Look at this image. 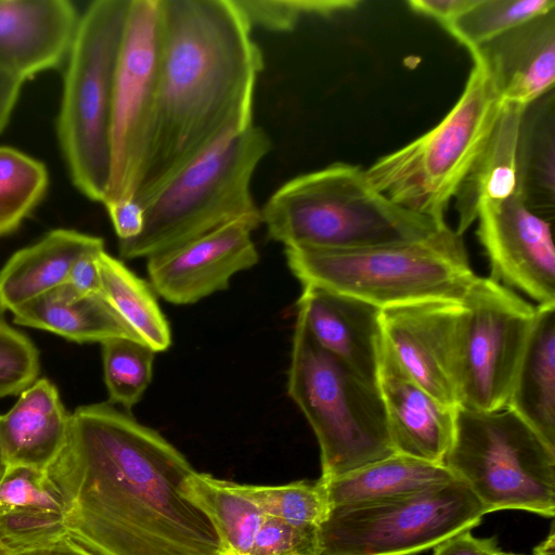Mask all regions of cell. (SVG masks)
Masks as SVG:
<instances>
[{
    "instance_id": "cell-8",
    "label": "cell",
    "mask_w": 555,
    "mask_h": 555,
    "mask_svg": "<svg viewBox=\"0 0 555 555\" xmlns=\"http://www.w3.org/2000/svg\"><path fill=\"white\" fill-rule=\"evenodd\" d=\"M502 101L474 61L460 99L433 129L365 169L373 186L393 203L444 222L454 198L498 118Z\"/></svg>"
},
{
    "instance_id": "cell-12",
    "label": "cell",
    "mask_w": 555,
    "mask_h": 555,
    "mask_svg": "<svg viewBox=\"0 0 555 555\" xmlns=\"http://www.w3.org/2000/svg\"><path fill=\"white\" fill-rule=\"evenodd\" d=\"M162 41L160 1L130 0L115 75L104 206L134 196L153 133Z\"/></svg>"
},
{
    "instance_id": "cell-37",
    "label": "cell",
    "mask_w": 555,
    "mask_h": 555,
    "mask_svg": "<svg viewBox=\"0 0 555 555\" xmlns=\"http://www.w3.org/2000/svg\"><path fill=\"white\" fill-rule=\"evenodd\" d=\"M103 250L88 253L75 262L61 286L67 296L79 298L102 293L99 255Z\"/></svg>"
},
{
    "instance_id": "cell-39",
    "label": "cell",
    "mask_w": 555,
    "mask_h": 555,
    "mask_svg": "<svg viewBox=\"0 0 555 555\" xmlns=\"http://www.w3.org/2000/svg\"><path fill=\"white\" fill-rule=\"evenodd\" d=\"M494 538H476L472 530L462 531L434 547L433 555H501Z\"/></svg>"
},
{
    "instance_id": "cell-14",
    "label": "cell",
    "mask_w": 555,
    "mask_h": 555,
    "mask_svg": "<svg viewBox=\"0 0 555 555\" xmlns=\"http://www.w3.org/2000/svg\"><path fill=\"white\" fill-rule=\"evenodd\" d=\"M477 235L489 260L490 278L538 302L555 305L552 220L530 210L517 192L480 205Z\"/></svg>"
},
{
    "instance_id": "cell-16",
    "label": "cell",
    "mask_w": 555,
    "mask_h": 555,
    "mask_svg": "<svg viewBox=\"0 0 555 555\" xmlns=\"http://www.w3.org/2000/svg\"><path fill=\"white\" fill-rule=\"evenodd\" d=\"M377 387L396 453L444 464L454 435L455 409L440 403L399 364L382 336Z\"/></svg>"
},
{
    "instance_id": "cell-36",
    "label": "cell",
    "mask_w": 555,
    "mask_h": 555,
    "mask_svg": "<svg viewBox=\"0 0 555 555\" xmlns=\"http://www.w3.org/2000/svg\"><path fill=\"white\" fill-rule=\"evenodd\" d=\"M249 555H319V527L264 516Z\"/></svg>"
},
{
    "instance_id": "cell-17",
    "label": "cell",
    "mask_w": 555,
    "mask_h": 555,
    "mask_svg": "<svg viewBox=\"0 0 555 555\" xmlns=\"http://www.w3.org/2000/svg\"><path fill=\"white\" fill-rule=\"evenodd\" d=\"M80 14L68 0H0V69L25 81L64 65Z\"/></svg>"
},
{
    "instance_id": "cell-24",
    "label": "cell",
    "mask_w": 555,
    "mask_h": 555,
    "mask_svg": "<svg viewBox=\"0 0 555 555\" xmlns=\"http://www.w3.org/2000/svg\"><path fill=\"white\" fill-rule=\"evenodd\" d=\"M505 408L555 449V305L537 306Z\"/></svg>"
},
{
    "instance_id": "cell-7",
    "label": "cell",
    "mask_w": 555,
    "mask_h": 555,
    "mask_svg": "<svg viewBox=\"0 0 555 555\" xmlns=\"http://www.w3.org/2000/svg\"><path fill=\"white\" fill-rule=\"evenodd\" d=\"M287 392L317 437L323 480L396 453L377 384L320 347L298 317Z\"/></svg>"
},
{
    "instance_id": "cell-15",
    "label": "cell",
    "mask_w": 555,
    "mask_h": 555,
    "mask_svg": "<svg viewBox=\"0 0 555 555\" xmlns=\"http://www.w3.org/2000/svg\"><path fill=\"white\" fill-rule=\"evenodd\" d=\"M261 217L223 224L147 258L153 291L175 305H191L229 287L231 279L259 260L251 233Z\"/></svg>"
},
{
    "instance_id": "cell-6",
    "label": "cell",
    "mask_w": 555,
    "mask_h": 555,
    "mask_svg": "<svg viewBox=\"0 0 555 555\" xmlns=\"http://www.w3.org/2000/svg\"><path fill=\"white\" fill-rule=\"evenodd\" d=\"M129 3H89L65 63L57 138L73 184L98 203L111 178L114 83Z\"/></svg>"
},
{
    "instance_id": "cell-10",
    "label": "cell",
    "mask_w": 555,
    "mask_h": 555,
    "mask_svg": "<svg viewBox=\"0 0 555 555\" xmlns=\"http://www.w3.org/2000/svg\"><path fill=\"white\" fill-rule=\"evenodd\" d=\"M487 511L462 482L409 495L331 506L319 555H414L478 526Z\"/></svg>"
},
{
    "instance_id": "cell-23",
    "label": "cell",
    "mask_w": 555,
    "mask_h": 555,
    "mask_svg": "<svg viewBox=\"0 0 555 555\" xmlns=\"http://www.w3.org/2000/svg\"><path fill=\"white\" fill-rule=\"evenodd\" d=\"M524 106L503 103L494 126L454 198L462 235L483 203L501 202L517 191V144Z\"/></svg>"
},
{
    "instance_id": "cell-35",
    "label": "cell",
    "mask_w": 555,
    "mask_h": 555,
    "mask_svg": "<svg viewBox=\"0 0 555 555\" xmlns=\"http://www.w3.org/2000/svg\"><path fill=\"white\" fill-rule=\"evenodd\" d=\"M39 371L34 343L0 318V397L20 395L37 380Z\"/></svg>"
},
{
    "instance_id": "cell-30",
    "label": "cell",
    "mask_w": 555,
    "mask_h": 555,
    "mask_svg": "<svg viewBox=\"0 0 555 555\" xmlns=\"http://www.w3.org/2000/svg\"><path fill=\"white\" fill-rule=\"evenodd\" d=\"M49 175L43 163L0 146V236L14 232L44 197Z\"/></svg>"
},
{
    "instance_id": "cell-28",
    "label": "cell",
    "mask_w": 555,
    "mask_h": 555,
    "mask_svg": "<svg viewBox=\"0 0 555 555\" xmlns=\"http://www.w3.org/2000/svg\"><path fill=\"white\" fill-rule=\"evenodd\" d=\"M183 493L210 519L227 555H249L266 515L234 482L194 472L185 480Z\"/></svg>"
},
{
    "instance_id": "cell-19",
    "label": "cell",
    "mask_w": 555,
    "mask_h": 555,
    "mask_svg": "<svg viewBox=\"0 0 555 555\" xmlns=\"http://www.w3.org/2000/svg\"><path fill=\"white\" fill-rule=\"evenodd\" d=\"M382 309L346 295L305 285L297 317L324 350L377 384Z\"/></svg>"
},
{
    "instance_id": "cell-4",
    "label": "cell",
    "mask_w": 555,
    "mask_h": 555,
    "mask_svg": "<svg viewBox=\"0 0 555 555\" xmlns=\"http://www.w3.org/2000/svg\"><path fill=\"white\" fill-rule=\"evenodd\" d=\"M302 284L379 309L427 300L463 302L477 278L462 235L448 225L423 240L349 249L285 247Z\"/></svg>"
},
{
    "instance_id": "cell-21",
    "label": "cell",
    "mask_w": 555,
    "mask_h": 555,
    "mask_svg": "<svg viewBox=\"0 0 555 555\" xmlns=\"http://www.w3.org/2000/svg\"><path fill=\"white\" fill-rule=\"evenodd\" d=\"M16 403L0 415V453L7 466L47 469L63 449L70 415L59 390L39 378L18 395Z\"/></svg>"
},
{
    "instance_id": "cell-2",
    "label": "cell",
    "mask_w": 555,
    "mask_h": 555,
    "mask_svg": "<svg viewBox=\"0 0 555 555\" xmlns=\"http://www.w3.org/2000/svg\"><path fill=\"white\" fill-rule=\"evenodd\" d=\"M162 60L147 156L132 197L143 204L179 170L254 125L262 51L234 0H159Z\"/></svg>"
},
{
    "instance_id": "cell-18",
    "label": "cell",
    "mask_w": 555,
    "mask_h": 555,
    "mask_svg": "<svg viewBox=\"0 0 555 555\" xmlns=\"http://www.w3.org/2000/svg\"><path fill=\"white\" fill-rule=\"evenodd\" d=\"M503 103L526 107L555 81V9L470 51Z\"/></svg>"
},
{
    "instance_id": "cell-11",
    "label": "cell",
    "mask_w": 555,
    "mask_h": 555,
    "mask_svg": "<svg viewBox=\"0 0 555 555\" xmlns=\"http://www.w3.org/2000/svg\"><path fill=\"white\" fill-rule=\"evenodd\" d=\"M459 346V406L505 409L537 307L490 276H477L463 299Z\"/></svg>"
},
{
    "instance_id": "cell-45",
    "label": "cell",
    "mask_w": 555,
    "mask_h": 555,
    "mask_svg": "<svg viewBox=\"0 0 555 555\" xmlns=\"http://www.w3.org/2000/svg\"><path fill=\"white\" fill-rule=\"evenodd\" d=\"M5 466L7 465H5V463H4V461H3L2 456H1V453H0V476L3 473Z\"/></svg>"
},
{
    "instance_id": "cell-22",
    "label": "cell",
    "mask_w": 555,
    "mask_h": 555,
    "mask_svg": "<svg viewBox=\"0 0 555 555\" xmlns=\"http://www.w3.org/2000/svg\"><path fill=\"white\" fill-rule=\"evenodd\" d=\"M104 249V241L69 229H56L14 253L0 270V311L14 312L26 302L62 286L83 255Z\"/></svg>"
},
{
    "instance_id": "cell-29",
    "label": "cell",
    "mask_w": 555,
    "mask_h": 555,
    "mask_svg": "<svg viewBox=\"0 0 555 555\" xmlns=\"http://www.w3.org/2000/svg\"><path fill=\"white\" fill-rule=\"evenodd\" d=\"M99 269L102 294L120 318L155 352L167 350L171 330L152 286L105 250Z\"/></svg>"
},
{
    "instance_id": "cell-13",
    "label": "cell",
    "mask_w": 555,
    "mask_h": 555,
    "mask_svg": "<svg viewBox=\"0 0 555 555\" xmlns=\"http://www.w3.org/2000/svg\"><path fill=\"white\" fill-rule=\"evenodd\" d=\"M463 304L427 300L382 309V336L402 369L446 406H459Z\"/></svg>"
},
{
    "instance_id": "cell-41",
    "label": "cell",
    "mask_w": 555,
    "mask_h": 555,
    "mask_svg": "<svg viewBox=\"0 0 555 555\" xmlns=\"http://www.w3.org/2000/svg\"><path fill=\"white\" fill-rule=\"evenodd\" d=\"M24 81L0 69V133L5 129Z\"/></svg>"
},
{
    "instance_id": "cell-43",
    "label": "cell",
    "mask_w": 555,
    "mask_h": 555,
    "mask_svg": "<svg viewBox=\"0 0 555 555\" xmlns=\"http://www.w3.org/2000/svg\"><path fill=\"white\" fill-rule=\"evenodd\" d=\"M533 555H555V534L553 528L548 537L534 548Z\"/></svg>"
},
{
    "instance_id": "cell-40",
    "label": "cell",
    "mask_w": 555,
    "mask_h": 555,
    "mask_svg": "<svg viewBox=\"0 0 555 555\" xmlns=\"http://www.w3.org/2000/svg\"><path fill=\"white\" fill-rule=\"evenodd\" d=\"M476 2L477 0H411L406 3L412 11L434 18L448 29Z\"/></svg>"
},
{
    "instance_id": "cell-3",
    "label": "cell",
    "mask_w": 555,
    "mask_h": 555,
    "mask_svg": "<svg viewBox=\"0 0 555 555\" xmlns=\"http://www.w3.org/2000/svg\"><path fill=\"white\" fill-rule=\"evenodd\" d=\"M268 236L284 247L349 249L423 240L447 227L390 201L365 169L334 163L299 175L260 208Z\"/></svg>"
},
{
    "instance_id": "cell-25",
    "label": "cell",
    "mask_w": 555,
    "mask_h": 555,
    "mask_svg": "<svg viewBox=\"0 0 555 555\" xmlns=\"http://www.w3.org/2000/svg\"><path fill=\"white\" fill-rule=\"evenodd\" d=\"M12 313L15 324L48 331L80 344H102L119 337L142 341L102 293L72 298L60 286Z\"/></svg>"
},
{
    "instance_id": "cell-44",
    "label": "cell",
    "mask_w": 555,
    "mask_h": 555,
    "mask_svg": "<svg viewBox=\"0 0 555 555\" xmlns=\"http://www.w3.org/2000/svg\"><path fill=\"white\" fill-rule=\"evenodd\" d=\"M0 555H13L12 552H10L8 548H5L1 543H0Z\"/></svg>"
},
{
    "instance_id": "cell-20",
    "label": "cell",
    "mask_w": 555,
    "mask_h": 555,
    "mask_svg": "<svg viewBox=\"0 0 555 555\" xmlns=\"http://www.w3.org/2000/svg\"><path fill=\"white\" fill-rule=\"evenodd\" d=\"M65 537V511L46 470L5 466L0 476V543L16 553Z\"/></svg>"
},
{
    "instance_id": "cell-38",
    "label": "cell",
    "mask_w": 555,
    "mask_h": 555,
    "mask_svg": "<svg viewBox=\"0 0 555 555\" xmlns=\"http://www.w3.org/2000/svg\"><path fill=\"white\" fill-rule=\"evenodd\" d=\"M112 221L118 243L137 237L144 224V208L129 198L104 206Z\"/></svg>"
},
{
    "instance_id": "cell-33",
    "label": "cell",
    "mask_w": 555,
    "mask_h": 555,
    "mask_svg": "<svg viewBox=\"0 0 555 555\" xmlns=\"http://www.w3.org/2000/svg\"><path fill=\"white\" fill-rule=\"evenodd\" d=\"M553 9L554 0H477L447 30L472 51Z\"/></svg>"
},
{
    "instance_id": "cell-26",
    "label": "cell",
    "mask_w": 555,
    "mask_h": 555,
    "mask_svg": "<svg viewBox=\"0 0 555 555\" xmlns=\"http://www.w3.org/2000/svg\"><path fill=\"white\" fill-rule=\"evenodd\" d=\"M457 481L444 464L395 453L325 482L331 506H336L409 495Z\"/></svg>"
},
{
    "instance_id": "cell-5",
    "label": "cell",
    "mask_w": 555,
    "mask_h": 555,
    "mask_svg": "<svg viewBox=\"0 0 555 555\" xmlns=\"http://www.w3.org/2000/svg\"><path fill=\"white\" fill-rule=\"evenodd\" d=\"M271 149V138L255 124L220 140L141 204L143 229L118 243L120 256L147 259L236 219L261 217L250 184Z\"/></svg>"
},
{
    "instance_id": "cell-32",
    "label": "cell",
    "mask_w": 555,
    "mask_h": 555,
    "mask_svg": "<svg viewBox=\"0 0 555 555\" xmlns=\"http://www.w3.org/2000/svg\"><path fill=\"white\" fill-rule=\"evenodd\" d=\"M234 486L255 503L263 515L295 524L319 527L331 509L326 482L321 478L278 486L236 482Z\"/></svg>"
},
{
    "instance_id": "cell-46",
    "label": "cell",
    "mask_w": 555,
    "mask_h": 555,
    "mask_svg": "<svg viewBox=\"0 0 555 555\" xmlns=\"http://www.w3.org/2000/svg\"><path fill=\"white\" fill-rule=\"evenodd\" d=\"M501 555H519V554H513V553H505V552H502Z\"/></svg>"
},
{
    "instance_id": "cell-31",
    "label": "cell",
    "mask_w": 555,
    "mask_h": 555,
    "mask_svg": "<svg viewBox=\"0 0 555 555\" xmlns=\"http://www.w3.org/2000/svg\"><path fill=\"white\" fill-rule=\"evenodd\" d=\"M101 345L109 402L129 411L140 402L152 380L156 352L131 338H112Z\"/></svg>"
},
{
    "instance_id": "cell-42",
    "label": "cell",
    "mask_w": 555,
    "mask_h": 555,
    "mask_svg": "<svg viewBox=\"0 0 555 555\" xmlns=\"http://www.w3.org/2000/svg\"><path fill=\"white\" fill-rule=\"evenodd\" d=\"M13 555H94L89 550L74 541L70 537H65L54 542L37 547L23 550Z\"/></svg>"
},
{
    "instance_id": "cell-34",
    "label": "cell",
    "mask_w": 555,
    "mask_h": 555,
    "mask_svg": "<svg viewBox=\"0 0 555 555\" xmlns=\"http://www.w3.org/2000/svg\"><path fill=\"white\" fill-rule=\"evenodd\" d=\"M251 29L291 31L306 16L328 17L357 9L359 0H234Z\"/></svg>"
},
{
    "instance_id": "cell-9",
    "label": "cell",
    "mask_w": 555,
    "mask_h": 555,
    "mask_svg": "<svg viewBox=\"0 0 555 555\" xmlns=\"http://www.w3.org/2000/svg\"><path fill=\"white\" fill-rule=\"evenodd\" d=\"M444 465L487 514H555V449L506 408L480 412L457 406Z\"/></svg>"
},
{
    "instance_id": "cell-27",
    "label": "cell",
    "mask_w": 555,
    "mask_h": 555,
    "mask_svg": "<svg viewBox=\"0 0 555 555\" xmlns=\"http://www.w3.org/2000/svg\"><path fill=\"white\" fill-rule=\"evenodd\" d=\"M554 117L553 90L524 108L516 162V192L530 210L548 220L555 208Z\"/></svg>"
},
{
    "instance_id": "cell-1",
    "label": "cell",
    "mask_w": 555,
    "mask_h": 555,
    "mask_svg": "<svg viewBox=\"0 0 555 555\" xmlns=\"http://www.w3.org/2000/svg\"><path fill=\"white\" fill-rule=\"evenodd\" d=\"M195 470L156 430L111 402L77 408L46 469L68 535L94 555H227L183 493Z\"/></svg>"
}]
</instances>
